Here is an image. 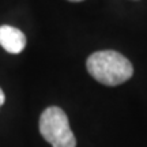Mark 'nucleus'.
Segmentation results:
<instances>
[{
    "mask_svg": "<svg viewBox=\"0 0 147 147\" xmlns=\"http://www.w3.org/2000/svg\"><path fill=\"white\" fill-rule=\"evenodd\" d=\"M69 1H82V0H69Z\"/></svg>",
    "mask_w": 147,
    "mask_h": 147,
    "instance_id": "obj_5",
    "label": "nucleus"
},
{
    "mask_svg": "<svg viewBox=\"0 0 147 147\" xmlns=\"http://www.w3.org/2000/svg\"><path fill=\"white\" fill-rule=\"evenodd\" d=\"M86 67L95 80L106 86L124 83L134 74L131 61L116 51H100L90 55Z\"/></svg>",
    "mask_w": 147,
    "mask_h": 147,
    "instance_id": "obj_1",
    "label": "nucleus"
},
{
    "mask_svg": "<svg viewBox=\"0 0 147 147\" xmlns=\"http://www.w3.org/2000/svg\"><path fill=\"white\" fill-rule=\"evenodd\" d=\"M0 45L8 53H21L26 47V37L25 34L10 25L0 26Z\"/></svg>",
    "mask_w": 147,
    "mask_h": 147,
    "instance_id": "obj_3",
    "label": "nucleus"
},
{
    "mask_svg": "<svg viewBox=\"0 0 147 147\" xmlns=\"http://www.w3.org/2000/svg\"><path fill=\"white\" fill-rule=\"evenodd\" d=\"M4 102H5V95H4V91H3V90L0 89V106L3 105Z\"/></svg>",
    "mask_w": 147,
    "mask_h": 147,
    "instance_id": "obj_4",
    "label": "nucleus"
},
{
    "mask_svg": "<svg viewBox=\"0 0 147 147\" xmlns=\"http://www.w3.org/2000/svg\"><path fill=\"white\" fill-rule=\"evenodd\" d=\"M40 132L52 147H75L76 139L69 128L67 115L59 106H49L40 117Z\"/></svg>",
    "mask_w": 147,
    "mask_h": 147,
    "instance_id": "obj_2",
    "label": "nucleus"
}]
</instances>
